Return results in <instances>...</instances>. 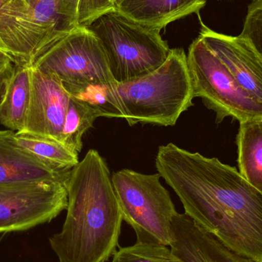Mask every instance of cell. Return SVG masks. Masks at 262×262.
<instances>
[{
	"mask_svg": "<svg viewBox=\"0 0 262 262\" xmlns=\"http://www.w3.org/2000/svg\"><path fill=\"white\" fill-rule=\"evenodd\" d=\"M156 168L186 215L231 250L262 262V192L235 167L169 143L159 147Z\"/></svg>",
	"mask_w": 262,
	"mask_h": 262,
	"instance_id": "obj_1",
	"label": "cell"
},
{
	"mask_svg": "<svg viewBox=\"0 0 262 262\" xmlns=\"http://www.w3.org/2000/svg\"><path fill=\"white\" fill-rule=\"evenodd\" d=\"M67 215L49 238L59 262H106L116 253L124 221L104 159L90 149L66 183Z\"/></svg>",
	"mask_w": 262,
	"mask_h": 262,
	"instance_id": "obj_2",
	"label": "cell"
},
{
	"mask_svg": "<svg viewBox=\"0 0 262 262\" xmlns=\"http://www.w3.org/2000/svg\"><path fill=\"white\" fill-rule=\"evenodd\" d=\"M115 96L129 125L150 124L169 127L193 105V90L182 49H171L158 69L140 78L113 83Z\"/></svg>",
	"mask_w": 262,
	"mask_h": 262,
	"instance_id": "obj_3",
	"label": "cell"
},
{
	"mask_svg": "<svg viewBox=\"0 0 262 262\" xmlns=\"http://www.w3.org/2000/svg\"><path fill=\"white\" fill-rule=\"evenodd\" d=\"M67 0H9L0 9V42L15 64L32 66L78 26Z\"/></svg>",
	"mask_w": 262,
	"mask_h": 262,
	"instance_id": "obj_4",
	"label": "cell"
},
{
	"mask_svg": "<svg viewBox=\"0 0 262 262\" xmlns=\"http://www.w3.org/2000/svg\"><path fill=\"white\" fill-rule=\"evenodd\" d=\"M84 27L101 43L116 82L156 70L170 53L160 30L137 23L117 9L101 14Z\"/></svg>",
	"mask_w": 262,
	"mask_h": 262,
	"instance_id": "obj_5",
	"label": "cell"
},
{
	"mask_svg": "<svg viewBox=\"0 0 262 262\" xmlns=\"http://www.w3.org/2000/svg\"><path fill=\"white\" fill-rule=\"evenodd\" d=\"M160 178L158 172L143 174L128 169L112 175L123 219L134 229L137 242L169 246L177 212Z\"/></svg>",
	"mask_w": 262,
	"mask_h": 262,
	"instance_id": "obj_6",
	"label": "cell"
},
{
	"mask_svg": "<svg viewBox=\"0 0 262 262\" xmlns=\"http://www.w3.org/2000/svg\"><path fill=\"white\" fill-rule=\"evenodd\" d=\"M187 62L194 98L216 115V123L232 118L238 122L262 118V104L237 82L223 61L200 36L189 48Z\"/></svg>",
	"mask_w": 262,
	"mask_h": 262,
	"instance_id": "obj_7",
	"label": "cell"
},
{
	"mask_svg": "<svg viewBox=\"0 0 262 262\" xmlns=\"http://www.w3.org/2000/svg\"><path fill=\"white\" fill-rule=\"evenodd\" d=\"M32 67L54 77L70 95L115 81L101 43L84 26H78L54 45Z\"/></svg>",
	"mask_w": 262,
	"mask_h": 262,
	"instance_id": "obj_8",
	"label": "cell"
},
{
	"mask_svg": "<svg viewBox=\"0 0 262 262\" xmlns=\"http://www.w3.org/2000/svg\"><path fill=\"white\" fill-rule=\"evenodd\" d=\"M67 182L25 181L0 184V233L49 223L67 209Z\"/></svg>",
	"mask_w": 262,
	"mask_h": 262,
	"instance_id": "obj_9",
	"label": "cell"
},
{
	"mask_svg": "<svg viewBox=\"0 0 262 262\" xmlns=\"http://www.w3.org/2000/svg\"><path fill=\"white\" fill-rule=\"evenodd\" d=\"M32 68L31 96L23 131L62 143V132L71 95L51 75Z\"/></svg>",
	"mask_w": 262,
	"mask_h": 262,
	"instance_id": "obj_10",
	"label": "cell"
},
{
	"mask_svg": "<svg viewBox=\"0 0 262 262\" xmlns=\"http://www.w3.org/2000/svg\"><path fill=\"white\" fill-rule=\"evenodd\" d=\"M200 37L223 61L240 86L262 104V58L241 35L219 33L201 21Z\"/></svg>",
	"mask_w": 262,
	"mask_h": 262,
	"instance_id": "obj_11",
	"label": "cell"
},
{
	"mask_svg": "<svg viewBox=\"0 0 262 262\" xmlns=\"http://www.w3.org/2000/svg\"><path fill=\"white\" fill-rule=\"evenodd\" d=\"M169 247L176 262H255L231 250L186 213L172 219Z\"/></svg>",
	"mask_w": 262,
	"mask_h": 262,
	"instance_id": "obj_12",
	"label": "cell"
},
{
	"mask_svg": "<svg viewBox=\"0 0 262 262\" xmlns=\"http://www.w3.org/2000/svg\"><path fill=\"white\" fill-rule=\"evenodd\" d=\"M12 130H0V184L25 181L67 182L72 169L45 163L18 146Z\"/></svg>",
	"mask_w": 262,
	"mask_h": 262,
	"instance_id": "obj_13",
	"label": "cell"
},
{
	"mask_svg": "<svg viewBox=\"0 0 262 262\" xmlns=\"http://www.w3.org/2000/svg\"><path fill=\"white\" fill-rule=\"evenodd\" d=\"M206 0H121L117 10L148 27L161 31L172 21L198 13Z\"/></svg>",
	"mask_w": 262,
	"mask_h": 262,
	"instance_id": "obj_14",
	"label": "cell"
},
{
	"mask_svg": "<svg viewBox=\"0 0 262 262\" xmlns=\"http://www.w3.org/2000/svg\"><path fill=\"white\" fill-rule=\"evenodd\" d=\"M32 68L15 64L0 105V124L14 132L23 131L31 96Z\"/></svg>",
	"mask_w": 262,
	"mask_h": 262,
	"instance_id": "obj_15",
	"label": "cell"
},
{
	"mask_svg": "<svg viewBox=\"0 0 262 262\" xmlns=\"http://www.w3.org/2000/svg\"><path fill=\"white\" fill-rule=\"evenodd\" d=\"M239 124L236 139L239 172L262 192V118Z\"/></svg>",
	"mask_w": 262,
	"mask_h": 262,
	"instance_id": "obj_16",
	"label": "cell"
},
{
	"mask_svg": "<svg viewBox=\"0 0 262 262\" xmlns=\"http://www.w3.org/2000/svg\"><path fill=\"white\" fill-rule=\"evenodd\" d=\"M12 139L24 150L55 167L72 169L79 163L78 154L54 139L26 132L12 133Z\"/></svg>",
	"mask_w": 262,
	"mask_h": 262,
	"instance_id": "obj_17",
	"label": "cell"
},
{
	"mask_svg": "<svg viewBox=\"0 0 262 262\" xmlns=\"http://www.w3.org/2000/svg\"><path fill=\"white\" fill-rule=\"evenodd\" d=\"M97 118L96 114L88 104L71 95L63 128V144L79 154L83 147V136L93 127Z\"/></svg>",
	"mask_w": 262,
	"mask_h": 262,
	"instance_id": "obj_18",
	"label": "cell"
},
{
	"mask_svg": "<svg viewBox=\"0 0 262 262\" xmlns=\"http://www.w3.org/2000/svg\"><path fill=\"white\" fill-rule=\"evenodd\" d=\"M113 83L90 85L72 96L84 101L95 112L98 118L124 119V115L114 92Z\"/></svg>",
	"mask_w": 262,
	"mask_h": 262,
	"instance_id": "obj_19",
	"label": "cell"
},
{
	"mask_svg": "<svg viewBox=\"0 0 262 262\" xmlns=\"http://www.w3.org/2000/svg\"><path fill=\"white\" fill-rule=\"evenodd\" d=\"M112 262H176L168 246L154 243H137L120 248Z\"/></svg>",
	"mask_w": 262,
	"mask_h": 262,
	"instance_id": "obj_20",
	"label": "cell"
},
{
	"mask_svg": "<svg viewBox=\"0 0 262 262\" xmlns=\"http://www.w3.org/2000/svg\"><path fill=\"white\" fill-rule=\"evenodd\" d=\"M240 35L262 58V0H252L249 4Z\"/></svg>",
	"mask_w": 262,
	"mask_h": 262,
	"instance_id": "obj_21",
	"label": "cell"
},
{
	"mask_svg": "<svg viewBox=\"0 0 262 262\" xmlns=\"http://www.w3.org/2000/svg\"><path fill=\"white\" fill-rule=\"evenodd\" d=\"M121 0H80L78 10V23L87 26L104 12L116 9Z\"/></svg>",
	"mask_w": 262,
	"mask_h": 262,
	"instance_id": "obj_22",
	"label": "cell"
},
{
	"mask_svg": "<svg viewBox=\"0 0 262 262\" xmlns=\"http://www.w3.org/2000/svg\"><path fill=\"white\" fill-rule=\"evenodd\" d=\"M13 58L0 49V81L10 76L15 66Z\"/></svg>",
	"mask_w": 262,
	"mask_h": 262,
	"instance_id": "obj_23",
	"label": "cell"
},
{
	"mask_svg": "<svg viewBox=\"0 0 262 262\" xmlns=\"http://www.w3.org/2000/svg\"><path fill=\"white\" fill-rule=\"evenodd\" d=\"M10 76L6 78V79L0 81V105H1L2 102H3L5 93H6V87H7L8 81H9Z\"/></svg>",
	"mask_w": 262,
	"mask_h": 262,
	"instance_id": "obj_24",
	"label": "cell"
},
{
	"mask_svg": "<svg viewBox=\"0 0 262 262\" xmlns=\"http://www.w3.org/2000/svg\"><path fill=\"white\" fill-rule=\"evenodd\" d=\"M67 1L72 3V4L75 5V6H78V7L79 6L80 0H67Z\"/></svg>",
	"mask_w": 262,
	"mask_h": 262,
	"instance_id": "obj_25",
	"label": "cell"
},
{
	"mask_svg": "<svg viewBox=\"0 0 262 262\" xmlns=\"http://www.w3.org/2000/svg\"><path fill=\"white\" fill-rule=\"evenodd\" d=\"M9 1V0H0V9H1L2 8H3V6H4L5 5H6Z\"/></svg>",
	"mask_w": 262,
	"mask_h": 262,
	"instance_id": "obj_26",
	"label": "cell"
},
{
	"mask_svg": "<svg viewBox=\"0 0 262 262\" xmlns=\"http://www.w3.org/2000/svg\"><path fill=\"white\" fill-rule=\"evenodd\" d=\"M0 49H3V46H2L1 42H0Z\"/></svg>",
	"mask_w": 262,
	"mask_h": 262,
	"instance_id": "obj_27",
	"label": "cell"
}]
</instances>
